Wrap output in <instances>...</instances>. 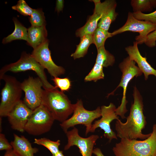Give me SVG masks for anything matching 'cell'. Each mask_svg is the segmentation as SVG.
Returning <instances> with one entry per match:
<instances>
[{
	"instance_id": "34",
	"label": "cell",
	"mask_w": 156,
	"mask_h": 156,
	"mask_svg": "<svg viewBox=\"0 0 156 156\" xmlns=\"http://www.w3.org/2000/svg\"><path fill=\"white\" fill-rule=\"evenodd\" d=\"M3 156H19L12 149L6 151Z\"/></svg>"
},
{
	"instance_id": "26",
	"label": "cell",
	"mask_w": 156,
	"mask_h": 156,
	"mask_svg": "<svg viewBox=\"0 0 156 156\" xmlns=\"http://www.w3.org/2000/svg\"><path fill=\"white\" fill-rule=\"evenodd\" d=\"M29 19L32 26L39 27L46 25L44 13L41 8L34 9L33 13Z\"/></svg>"
},
{
	"instance_id": "20",
	"label": "cell",
	"mask_w": 156,
	"mask_h": 156,
	"mask_svg": "<svg viewBox=\"0 0 156 156\" xmlns=\"http://www.w3.org/2000/svg\"><path fill=\"white\" fill-rule=\"evenodd\" d=\"M13 21L15 25L13 32L3 38L2 43L6 44L17 40H24L27 41V29L23 26L16 18H13Z\"/></svg>"
},
{
	"instance_id": "24",
	"label": "cell",
	"mask_w": 156,
	"mask_h": 156,
	"mask_svg": "<svg viewBox=\"0 0 156 156\" xmlns=\"http://www.w3.org/2000/svg\"><path fill=\"white\" fill-rule=\"evenodd\" d=\"M93 44L95 45L97 49L104 46L107 39L113 36L112 33L98 27L93 34Z\"/></svg>"
},
{
	"instance_id": "36",
	"label": "cell",
	"mask_w": 156,
	"mask_h": 156,
	"mask_svg": "<svg viewBox=\"0 0 156 156\" xmlns=\"http://www.w3.org/2000/svg\"><path fill=\"white\" fill-rule=\"evenodd\" d=\"M52 156H64L63 153L62 151H59L57 153L54 155H53Z\"/></svg>"
},
{
	"instance_id": "33",
	"label": "cell",
	"mask_w": 156,
	"mask_h": 156,
	"mask_svg": "<svg viewBox=\"0 0 156 156\" xmlns=\"http://www.w3.org/2000/svg\"><path fill=\"white\" fill-rule=\"evenodd\" d=\"M64 1L63 0H56L55 10L57 12L62 10L64 7Z\"/></svg>"
},
{
	"instance_id": "18",
	"label": "cell",
	"mask_w": 156,
	"mask_h": 156,
	"mask_svg": "<svg viewBox=\"0 0 156 156\" xmlns=\"http://www.w3.org/2000/svg\"><path fill=\"white\" fill-rule=\"evenodd\" d=\"M105 7L102 16L99 22L98 27L108 31L112 23L116 19L118 13L116 11L117 4L114 0L104 1Z\"/></svg>"
},
{
	"instance_id": "31",
	"label": "cell",
	"mask_w": 156,
	"mask_h": 156,
	"mask_svg": "<svg viewBox=\"0 0 156 156\" xmlns=\"http://www.w3.org/2000/svg\"><path fill=\"white\" fill-rule=\"evenodd\" d=\"M144 43L148 47L152 48L156 45V30L150 33L147 36Z\"/></svg>"
},
{
	"instance_id": "9",
	"label": "cell",
	"mask_w": 156,
	"mask_h": 156,
	"mask_svg": "<svg viewBox=\"0 0 156 156\" xmlns=\"http://www.w3.org/2000/svg\"><path fill=\"white\" fill-rule=\"evenodd\" d=\"M156 30V24L150 22L140 20L136 18L132 13H128L127 21L124 25L112 33L113 36L126 31L138 33L139 35L135 38L138 44L144 43L147 35Z\"/></svg>"
},
{
	"instance_id": "28",
	"label": "cell",
	"mask_w": 156,
	"mask_h": 156,
	"mask_svg": "<svg viewBox=\"0 0 156 156\" xmlns=\"http://www.w3.org/2000/svg\"><path fill=\"white\" fill-rule=\"evenodd\" d=\"M12 8L24 16H30L34 10V9L30 7L24 0L18 1L17 4L12 6Z\"/></svg>"
},
{
	"instance_id": "35",
	"label": "cell",
	"mask_w": 156,
	"mask_h": 156,
	"mask_svg": "<svg viewBox=\"0 0 156 156\" xmlns=\"http://www.w3.org/2000/svg\"><path fill=\"white\" fill-rule=\"evenodd\" d=\"M93 153L96 156H105L101 149L99 148H96L93 149Z\"/></svg>"
},
{
	"instance_id": "13",
	"label": "cell",
	"mask_w": 156,
	"mask_h": 156,
	"mask_svg": "<svg viewBox=\"0 0 156 156\" xmlns=\"http://www.w3.org/2000/svg\"><path fill=\"white\" fill-rule=\"evenodd\" d=\"M65 133L68 142L64 147L65 150L75 146L79 148L82 156H92L94 145L99 138L98 135H92L87 138L82 137L79 134L78 129L75 127Z\"/></svg>"
},
{
	"instance_id": "32",
	"label": "cell",
	"mask_w": 156,
	"mask_h": 156,
	"mask_svg": "<svg viewBox=\"0 0 156 156\" xmlns=\"http://www.w3.org/2000/svg\"><path fill=\"white\" fill-rule=\"evenodd\" d=\"M12 149V147L10 143L4 134H0V150L6 151Z\"/></svg>"
},
{
	"instance_id": "15",
	"label": "cell",
	"mask_w": 156,
	"mask_h": 156,
	"mask_svg": "<svg viewBox=\"0 0 156 156\" xmlns=\"http://www.w3.org/2000/svg\"><path fill=\"white\" fill-rule=\"evenodd\" d=\"M95 7L93 14L89 18L83 27L77 29L75 32L76 36L81 38L87 34H93L98 27L99 21L101 18L105 7L104 1L100 0H93Z\"/></svg>"
},
{
	"instance_id": "5",
	"label": "cell",
	"mask_w": 156,
	"mask_h": 156,
	"mask_svg": "<svg viewBox=\"0 0 156 156\" xmlns=\"http://www.w3.org/2000/svg\"><path fill=\"white\" fill-rule=\"evenodd\" d=\"M44 69L31 54L23 52L22 53L19 59L17 62L6 65L1 68L0 78L8 71L16 73L32 70L35 72L42 81L44 89L55 88V86L48 81Z\"/></svg>"
},
{
	"instance_id": "27",
	"label": "cell",
	"mask_w": 156,
	"mask_h": 156,
	"mask_svg": "<svg viewBox=\"0 0 156 156\" xmlns=\"http://www.w3.org/2000/svg\"><path fill=\"white\" fill-rule=\"evenodd\" d=\"M103 68L101 65L95 63L90 72L85 77V81L96 82L99 80L104 79V75Z\"/></svg>"
},
{
	"instance_id": "16",
	"label": "cell",
	"mask_w": 156,
	"mask_h": 156,
	"mask_svg": "<svg viewBox=\"0 0 156 156\" xmlns=\"http://www.w3.org/2000/svg\"><path fill=\"white\" fill-rule=\"evenodd\" d=\"M125 50L129 58L137 64L138 66L144 73L146 80L148 79L150 75H153L156 77V70L148 63L146 58L142 55L136 41L133 42L132 45L126 47Z\"/></svg>"
},
{
	"instance_id": "4",
	"label": "cell",
	"mask_w": 156,
	"mask_h": 156,
	"mask_svg": "<svg viewBox=\"0 0 156 156\" xmlns=\"http://www.w3.org/2000/svg\"><path fill=\"white\" fill-rule=\"evenodd\" d=\"M0 79L5 82V86L1 91L0 116L1 117H7L21 100L23 90L21 83L14 77L5 74Z\"/></svg>"
},
{
	"instance_id": "8",
	"label": "cell",
	"mask_w": 156,
	"mask_h": 156,
	"mask_svg": "<svg viewBox=\"0 0 156 156\" xmlns=\"http://www.w3.org/2000/svg\"><path fill=\"white\" fill-rule=\"evenodd\" d=\"M55 120L52 114L43 104L33 110L25 130L29 134L39 135L51 129Z\"/></svg>"
},
{
	"instance_id": "10",
	"label": "cell",
	"mask_w": 156,
	"mask_h": 156,
	"mask_svg": "<svg viewBox=\"0 0 156 156\" xmlns=\"http://www.w3.org/2000/svg\"><path fill=\"white\" fill-rule=\"evenodd\" d=\"M21 88L25 93L23 101L30 109L34 110L42 103L44 90L43 83L39 77L29 76L21 83Z\"/></svg>"
},
{
	"instance_id": "23",
	"label": "cell",
	"mask_w": 156,
	"mask_h": 156,
	"mask_svg": "<svg viewBox=\"0 0 156 156\" xmlns=\"http://www.w3.org/2000/svg\"><path fill=\"white\" fill-rule=\"evenodd\" d=\"M131 5L134 12H150L156 7V0H132Z\"/></svg>"
},
{
	"instance_id": "14",
	"label": "cell",
	"mask_w": 156,
	"mask_h": 156,
	"mask_svg": "<svg viewBox=\"0 0 156 156\" xmlns=\"http://www.w3.org/2000/svg\"><path fill=\"white\" fill-rule=\"evenodd\" d=\"M33 112L21 100L7 116L12 129L21 133L24 132L25 126Z\"/></svg>"
},
{
	"instance_id": "3",
	"label": "cell",
	"mask_w": 156,
	"mask_h": 156,
	"mask_svg": "<svg viewBox=\"0 0 156 156\" xmlns=\"http://www.w3.org/2000/svg\"><path fill=\"white\" fill-rule=\"evenodd\" d=\"M41 104L47 109L55 120L61 123L67 120L73 113L75 107V104L71 103L64 92L55 87L44 89Z\"/></svg>"
},
{
	"instance_id": "22",
	"label": "cell",
	"mask_w": 156,
	"mask_h": 156,
	"mask_svg": "<svg viewBox=\"0 0 156 156\" xmlns=\"http://www.w3.org/2000/svg\"><path fill=\"white\" fill-rule=\"evenodd\" d=\"M97 55L96 62L103 67L112 66L115 62L114 56L106 50L104 46L97 49Z\"/></svg>"
},
{
	"instance_id": "17",
	"label": "cell",
	"mask_w": 156,
	"mask_h": 156,
	"mask_svg": "<svg viewBox=\"0 0 156 156\" xmlns=\"http://www.w3.org/2000/svg\"><path fill=\"white\" fill-rule=\"evenodd\" d=\"M14 140L10 142L13 150L19 156H34L38 149L33 147L29 141L25 136L14 134Z\"/></svg>"
},
{
	"instance_id": "12",
	"label": "cell",
	"mask_w": 156,
	"mask_h": 156,
	"mask_svg": "<svg viewBox=\"0 0 156 156\" xmlns=\"http://www.w3.org/2000/svg\"><path fill=\"white\" fill-rule=\"evenodd\" d=\"M116 108L112 103L108 106L103 105L101 107V118L96 120L92 125L90 132H94L96 129L100 128L104 131V136L110 142L114 139H117L116 134L111 128L110 124L114 120H118L119 117L116 113Z\"/></svg>"
},
{
	"instance_id": "7",
	"label": "cell",
	"mask_w": 156,
	"mask_h": 156,
	"mask_svg": "<svg viewBox=\"0 0 156 156\" xmlns=\"http://www.w3.org/2000/svg\"><path fill=\"white\" fill-rule=\"evenodd\" d=\"M73 113L71 118L60 124L65 133L70 127L78 125H82L86 127L85 134L86 135L90 132L93 121L101 116V108L99 107L92 111L87 110L84 107L81 100H78L75 104Z\"/></svg>"
},
{
	"instance_id": "25",
	"label": "cell",
	"mask_w": 156,
	"mask_h": 156,
	"mask_svg": "<svg viewBox=\"0 0 156 156\" xmlns=\"http://www.w3.org/2000/svg\"><path fill=\"white\" fill-rule=\"evenodd\" d=\"M60 140L53 141L47 138H43L39 139L35 138L34 143L44 146L47 148L53 155L55 154L60 151L59 148L60 145Z\"/></svg>"
},
{
	"instance_id": "30",
	"label": "cell",
	"mask_w": 156,
	"mask_h": 156,
	"mask_svg": "<svg viewBox=\"0 0 156 156\" xmlns=\"http://www.w3.org/2000/svg\"><path fill=\"white\" fill-rule=\"evenodd\" d=\"M132 13L133 16L138 20L150 22L156 24V10L148 14L140 12Z\"/></svg>"
},
{
	"instance_id": "19",
	"label": "cell",
	"mask_w": 156,
	"mask_h": 156,
	"mask_svg": "<svg viewBox=\"0 0 156 156\" xmlns=\"http://www.w3.org/2000/svg\"><path fill=\"white\" fill-rule=\"evenodd\" d=\"M47 36L46 25L39 27L31 26L27 29V43L34 49L46 41Z\"/></svg>"
},
{
	"instance_id": "11",
	"label": "cell",
	"mask_w": 156,
	"mask_h": 156,
	"mask_svg": "<svg viewBox=\"0 0 156 156\" xmlns=\"http://www.w3.org/2000/svg\"><path fill=\"white\" fill-rule=\"evenodd\" d=\"M49 41L47 39L41 45L34 49L31 55L44 69H46L53 77L64 74L65 69L56 65L53 61L51 52L49 48Z\"/></svg>"
},
{
	"instance_id": "21",
	"label": "cell",
	"mask_w": 156,
	"mask_h": 156,
	"mask_svg": "<svg viewBox=\"0 0 156 156\" xmlns=\"http://www.w3.org/2000/svg\"><path fill=\"white\" fill-rule=\"evenodd\" d=\"M80 38V42L77 45L76 50L70 55L75 60L83 57L87 53L90 45L93 43V34H87Z\"/></svg>"
},
{
	"instance_id": "6",
	"label": "cell",
	"mask_w": 156,
	"mask_h": 156,
	"mask_svg": "<svg viewBox=\"0 0 156 156\" xmlns=\"http://www.w3.org/2000/svg\"><path fill=\"white\" fill-rule=\"evenodd\" d=\"M119 67L122 74L120 81L115 90L108 94L107 97L113 95L118 88L120 87L122 88L123 95L121 103L116 108V113L117 116H120L122 119H124L126 118L125 114L128 111L126 106L128 103L126 99V93L128 84L134 77L141 76L142 73L138 67L135 65V62L131 60L129 56L124 59L120 63Z\"/></svg>"
},
{
	"instance_id": "29",
	"label": "cell",
	"mask_w": 156,
	"mask_h": 156,
	"mask_svg": "<svg viewBox=\"0 0 156 156\" xmlns=\"http://www.w3.org/2000/svg\"><path fill=\"white\" fill-rule=\"evenodd\" d=\"M51 80L54 82L55 87L57 88H59L62 92L68 91L71 88V82L68 78H61L54 77Z\"/></svg>"
},
{
	"instance_id": "2",
	"label": "cell",
	"mask_w": 156,
	"mask_h": 156,
	"mask_svg": "<svg viewBox=\"0 0 156 156\" xmlns=\"http://www.w3.org/2000/svg\"><path fill=\"white\" fill-rule=\"evenodd\" d=\"M112 150L116 156H156V124L151 135L142 140L121 139Z\"/></svg>"
},
{
	"instance_id": "1",
	"label": "cell",
	"mask_w": 156,
	"mask_h": 156,
	"mask_svg": "<svg viewBox=\"0 0 156 156\" xmlns=\"http://www.w3.org/2000/svg\"><path fill=\"white\" fill-rule=\"evenodd\" d=\"M134 101L132 103L129 116L125 123L119 119L116 121L115 128L117 137L130 140L138 138L144 140L151 135V133L144 134L142 131L146 124V117L143 113L142 97L136 86L133 88Z\"/></svg>"
}]
</instances>
